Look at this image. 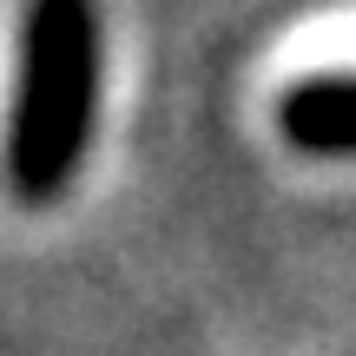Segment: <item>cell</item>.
<instances>
[{
  "label": "cell",
  "instance_id": "obj_1",
  "mask_svg": "<svg viewBox=\"0 0 356 356\" xmlns=\"http://www.w3.org/2000/svg\"><path fill=\"white\" fill-rule=\"evenodd\" d=\"M92 7L86 0H33L26 13V66L13 99V185L20 198L66 191L92 132Z\"/></svg>",
  "mask_w": 356,
  "mask_h": 356
},
{
  "label": "cell",
  "instance_id": "obj_2",
  "mask_svg": "<svg viewBox=\"0 0 356 356\" xmlns=\"http://www.w3.org/2000/svg\"><path fill=\"white\" fill-rule=\"evenodd\" d=\"M277 119L304 152H356V79H304L284 92Z\"/></svg>",
  "mask_w": 356,
  "mask_h": 356
}]
</instances>
